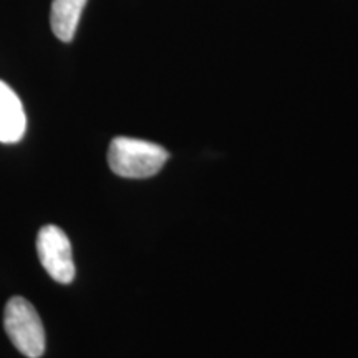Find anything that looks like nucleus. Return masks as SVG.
Returning a JSON list of instances; mask_svg holds the SVG:
<instances>
[{"instance_id": "obj_5", "label": "nucleus", "mask_w": 358, "mask_h": 358, "mask_svg": "<svg viewBox=\"0 0 358 358\" xmlns=\"http://www.w3.org/2000/svg\"><path fill=\"white\" fill-rule=\"evenodd\" d=\"M87 0H53L50 12L52 32L62 42H71Z\"/></svg>"}, {"instance_id": "obj_3", "label": "nucleus", "mask_w": 358, "mask_h": 358, "mask_svg": "<svg viewBox=\"0 0 358 358\" xmlns=\"http://www.w3.org/2000/svg\"><path fill=\"white\" fill-rule=\"evenodd\" d=\"M38 259L47 274L58 284L75 279V262L70 239L58 226H43L37 236Z\"/></svg>"}, {"instance_id": "obj_2", "label": "nucleus", "mask_w": 358, "mask_h": 358, "mask_svg": "<svg viewBox=\"0 0 358 358\" xmlns=\"http://www.w3.org/2000/svg\"><path fill=\"white\" fill-rule=\"evenodd\" d=\"M3 327L22 355L40 358L45 352V330L35 307L24 297H12L3 312Z\"/></svg>"}, {"instance_id": "obj_4", "label": "nucleus", "mask_w": 358, "mask_h": 358, "mask_svg": "<svg viewBox=\"0 0 358 358\" xmlns=\"http://www.w3.org/2000/svg\"><path fill=\"white\" fill-rule=\"evenodd\" d=\"M27 116L19 95L0 80V143L13 145L24 138Z\"/></svg>"}, {"instance_id": "obj_1", "label": "nucleus", "mask_w": 358, "mask_h": 358, "mask_svg": "<svg viewBox=\"0 0 358 358\" xmlns=\"http://www.w3.org/2000/svg\"><path fill=\"white\" fill-rule=\"evenodd\" d=\"M169 158L163 146L136 138L118 136L110 143L108 164L122 178L145 179L158 174Z\"/></svg>"}]
</instances>
